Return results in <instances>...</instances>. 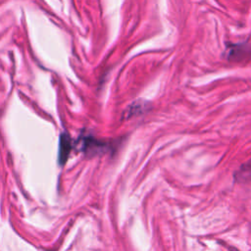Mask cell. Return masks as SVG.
<instances>
[{
	"mask_svg": "<svg viewBox=\"0 0 251 251\" xmlns=\"http://www.w3.org/2000/svg\"><path fill=\"white\" fill-rule=\"evenodd\" d=\"M144 106H146V102H145V103H144V102L141 103L140 101L135 102L134 104L130 105V106L128 107V114H129V116H131L132 114H136L139 110L144 109Z\"/></svg>",
	"mask_w": 251,
	"mask_h": 251,
	"instance_id": "obj_4",
	"label": "cell"
},
{
	"mask_svg": "<svg viewBox=\"0 0 251 251\" xmlns=\"http://www.w3.org/2000/svg\"><path fill=\"white\" fill-rule=\"evenodd\" d=\"M235 177L240 181L248 180L251 177V162L241 166L238 170V173L235 175Z\"/></svg>",
	"mask_w": 251,
	"mask_h": 251,
	"instance_id": "obj_3",
	"label": "cell"
},
{
	"mask_svg": "<svg viewBox=\"0 0 251 251\" xmlns=\"http://www.w3.org/2000/svg\"><path fill=\"white\" fill-rule=\"evenodd\" d=\"M70 145H71V141L68 138V136L62 134L61 139H60V150H59L61 164H64L68 158V155H69V152L71 149Z\"/></svg>",
	"mask_w": 251,
	"mask_h": 251,
	"instance_id": "obj_2",
	"label": "cell"
},
{
	"mask_svg": "<svg viewBox=\"0 0 251 251\" xmlns=\"http://www.w3.org/2000/svg\"><path fill=\"white\" fill-rule=\"evenodd\" d=\"M250 55V47L248 44H230L226 48V56L229 61L232 62H240L247 58Z\"/></svg>",
	"mask_w": 251,
	"mask_h": 251,
	"instance_id": "obj_1",
	"label": "cell"
}]
</instances>
